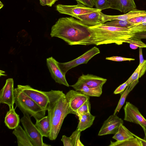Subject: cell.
<instances>
[{"label":"cell","mask_w":146,"mask_h":146,"mask_svg":"<svg viewBox=\"0 0 146 146\" xmlns=\"http://www.w3.org/2000/svg\"><path fill=\"white\" fill-rule=\"evenodd\" d=\"M3 4L1 2V1H0V9L2 8L3 6Z\"/></svg>","instance_id":"obj_45"},{"label":"cell","mask_w":146,"mask_h":146,"mask_svg":"<svg viewBox=\"0 0 146 146\" xmlns=\"http://www.w3.org/2000/svg\"><path fill=\"white\" fill-rule=\"evenodd\" d=\"M31 117V116L29 114H24L21 119L20 121L33 146H51L43 142V136L35 125L32 122Z\"/></svg>","instance_id":"obj_5"},{"label":"cell","mask_w":146,"mask_h":146,"mask_svg":"<svg viewBox=\"0 0 146 146\" xmlns=\"http://www.w3.org/2000/svg\"><path fill=\"white\" fill-rule=\"evenodd\" d=\"M102 20L103 24L108 21L117 19L127 21L130 19L141 16L146 15V11L139 10L136 9H133L129 11L127 13L117 15H110L101 13Z\"/></svg>","instance_id":"obj_14"},{"label":"cell","mask_w":146,"mask_h":146,"mask_svg":"<svg viewBox=\"0 0 146 146\" xmlns=\"http://www.w3.org/2000/svg\"><path fill=\"white\" fill-rule=\"evenodd\" d=\"M20 121L19 115L14 107H12L6 114L4 121L5 125L9 129H14L19 125Z\"/></svg>","instance_id":"obj_19"},{"label":"cell","mask_w":146,"mask_h":146,"mask_svg":"<svg viewBox=\"0 0 146 146\" xmlns=\"http://www.w3.org/2000/svg\"><path fill=\"white\" fill-rule=\"evenodd\" d=\"M56 8L60 13L68 15L76 19L79 15L90 13L98 9L89 7L78 2L77 5H74L58 4Z\"/></svg>","instance_id":"obj_8"},{"label":"cell","mask_w":146,"mask_h":146,"mask_svg":"<svg viewBox=\"0 0 146 146\" xmlns=\"http://www.w3.org/2000/svg\"><path fill=\"white\" fill-rule=\"evenodd\" d=\"M14 81L13 78L6 80L5 84L0 91V103L7 104L9 109L15 103Z\"/></svg>","instance_id":"obj_11"},{"label":"cell","mask_w":146,"mask_h":146,"mask_svg":"<svg viewBox=\"0 0 146 146\" xmlns=\"http://www.w3.org/2000/svg\"><path fill=\"white\" fill-rule=\"evenodd\" d=\"M100 53L99 49L94 46L78 58L70 61L64 62H57L58 65L63 74L66 73L72 68L83 64H86L93 57Z\"/></svg>","instance_id":"obj_7"},{"label":"cell","mask_w":146,"mask_h":146,"mask_svg":"<svg viewBox=\"0 0 146 146\" xmlns=\"http://www.w3.org/2000/svg\"><path fill=\"white\" fill-rule=\"evenodd\" d=\"M79 78L87 86L94 88L102 87L107 79L91 74H82Z\"/></svg>","instance_id":"obj_18"},{"label":"cell","mask_w":146,"mask_h":146,"mask_svg":"<svg viewBox=\"0 0 146 146\" xmlns=\"http://www.w3.org/2000/svg\"><path fill=\"white\" fill-rule=\"evenodd\" d=\"M61 141L64 146H74L72 139L70 137H67L65 135L62 136Z\"/></svg>","instance_id":"obj_35"},{"label":"cell","mask_w":146,"mask_h":146,"mask_svg":"<svg viewBox=\"0 0 146 146\" xmlns=\"http://www.w3.org/2000/svg\"><path fill=\"white\" fill-rule=\"evenodd\" d=\"M12 133L17 137L18 146H33L28 135L20 125L14 129Z\"/></svg>","instance_id":"obj_20"},{"label":"cell","mask_w":146,"mask_h":146,"mask_svg":"<svg viewBox=\"0 0 146 146\" xmlns=\"http://www.w3.org/2000/svg\"><path fill=\"white\" fill-rule=\"evenodd\" d=\"M140 38L132 37L128 38L125 43L129 44V46L131 48L136 49L139 48H146V44L143 42Z\"/></svg>","instance_id":"obj_26"},{"label":"cell","mask_w":146,"mask_h":146,"mask_svg":"<svg viewBox=\"0 0 146 146\" xmlns=\"http://www.w3.org/2000/svg\"><path fill=\"white\" fill-rule=\"evenodd\" d=\"M88 27L72 17L60 18L52 27L50 35L62 39L69 45H76L90 36Z\"/></svg>","instance_id":"obj_2"},{"label":"cell","mask_w":146,"mask_h":146,"mask_svg":"<svg viewBox=\"0 0 146 146\" xmlns=\"http://www.w3.org/2000/svg\"><path fill=\"white\" fill-rule=\"evenodd\" d=\"M81 131L77 128L70 136L74 146H84L80 139V133Z\"/></svg>","instance_id":"obj_30"},{"label":"cell","mask_w":146,"mask_h":146,"mask_svg":"<svg viewBox=\"0 0 146 146\" xmlns=\"http://www.w3.org/2000/svg\"><path fill=\"white\" fill-rule=\"evenodd\" d=\"M139 65H141L144 62V59L142 54V48H139Z\"/></svg>","instance_id":"obj_40"},{"label":"cell","mask_w":146,"mask_h":146,"mask_svg":"<svg viewBox=\"0 0 146 146\" xmlns=\"http://www.w3.org/2000/svg\"><path fill=\"white\" fill-rule=\"evenodd\" d=\"M96 8L103 10L110 8V6L107 0H93Z\"/></svg>","instance_id":"obj_32"},{"label":"cell","mask_w":146,"mask_h":146,"mask_svg":"<svg viewBox=\"0 0 146 146\" xmlns=\"http://www.w3.org/2000/svg\"><path fill=\"white\" fill-rule=\"evenodd\" d=\"M129 85H128L124 91L121 94L120 98L114 110L113 114L116 115L117 113L119 112L121 109L124 105L126 97L129 93Z\"/></svg>","instance_id":"obj_28"},{"label":"cell","mask_w":146,"mask_h":146,"mask_svg":"<svg viewBox=\"0 0 146 146\" xmlns=\"http://www.w3.org/2000/svg\"><path fill=\"white\" fill-rule=\"evenodd\" d=\"M134 37L141 39H146V31L135 33Z\"/></svg>","instance_id":"obj_39"},{"label":"cell","mask_w":146,"mask_h":146,"mask_svg":"<svg viewBox=\"0 0 146 146\" xmlns=\"http://www.w3.org/2000/svg\"><path fill=\"white\" fill-rule=\"evenodd\" d=\"M46 60L47 65L51 76L55 82L69 87L65 76L62 73L58 65V62L52 57L47 58Z\"/></svg>","instance_id":"obj_13"},{"label":"cell","mask_w":146,"mask_h":146,"mask_svg":"<svg viewBox=\"0 0 146 146\" xmlns=\"http://www.w3.org/2000/svg\"><path fill=\"white\" fill-rule=\"evenodd\" d=\"M109 146H141V144L136 137L128 139L121 141L113 142L110 141Z\"/></svg>","instance_id":"obj_24"},{"label":"cell","mask_w":146,"mask_h":146,"mask_svg":"<svg viewBox=\"0 0 146 146\" xmlns=\"http://www.w3.org/2000/svg\"><path fill=\"white\" fill-rule=\"evenodd\" d=\"M121 123L117 131L114 134L112 138L118 141H121L134 137L132 133L124 126Z\"/></svg>","instance_id":"obj_23"},{"label":"cell","mask_w":146,"mask_h":146,"mask_svg":"<svg viewBox=\"0 0 146 146\" xmlns=\"http://www.w3.org/2000/svg\"><path fill=\"white\" fill-rule=\"evenodd\" d=\"M77 2H80L85 6L90 8H93L94 6L93 0H75Z\"/></svg>","instance_id":"obj_36"},{"label":"cell","mask_w":146,"mask_h":146,"mask_svg":"<svg viewBox=\"0 0 146 146\" xmlns=\"http://www.w3.org/2000/svg\"><path fill=\"white\" fill-rule=\"evenodd\" d=\"M15 108L18 107L24 114L33 117L36 120L44 116L46 110H44L31 98L17 88H14Z\"/></svg>","instance_id":"obj_4"},{"label":"cell","mask_w":146,"mask_h":146,"mask_svg":"<svg viewBox=\"0 0 146 146\" xmlns=\"http://www.w3.org/2000/svg\"><path fill=\"white\" fill-rule=\"evenodd\" d=\"M79 122L77 129L81 131L90 127L93 124L95 117L90 112L79 115Z\"/></svg>","instance_id":"obj_22"},{"label":"cell","mask_w":146,"mask_h":146,"mask_svg":"<svg viewBox=\"0 0 146 146\" xmlns=\"http://www.w3.org/2000/svg\"><path fill=\"white\" fill-rule=\"evenodd\" d=\"M123 123L122 119L116 115L113 114L110 116L104 122L99 131L98 135L115 134L117 131L120 124H123Z\"/></svg>","instance_id":"obj_12"},{"label":"cell","mask_w":146,"mask_h":146,"mask_svg":"<svg viewBox=\"0 0 146 146\" xmlns=\"http://www.w3.org/2000/svg\"><path fill=\"white\" fill-rule=\"evenodd\" d=\"M65 97L69 107L76 115V110L88 99L90 96L75 90H70L65 94Z\"/></svg>","instance_id":"obj_10"},{"label":"cell","mask_w":146,"mask_h":146,"mask_svg":"<svg viewBox=\"0 0 146 146\" xmlns=\"http://www.w3.org/2000/svg\"><path fill=\"white\" fill-rule=\"evenodd\" d=\"M110 8L117 10L124 13L136 9L134 0H107Z\"/></svg>","instance_id":"obj_17"},{"label":"cell","mask_w":146,"mask_h":146,"mask_svg":"<svg viewBox=\"0 0 146 146\" xmlns=\"http://www.w3.org/2000/svg\"><path fill=\"white\" fill-rule=\"evenodd\" d=\"M35 125L43 137L48 138L50 131V117L48 115L36 120Z\"/></svg>","instance_id":"obj_21"},{"label":"cell","mask_w":146,"mask_h":146,"mask_svg":"<svg viewBox=\"0 0 146 146\" xmlns=\"http://www.w3.org/2000/svg\"><path fill=\"white\" fill-rule=\"evenodd\" d=\"M70 86L75 90L89 96L99 97L102 93V87L90 88L79 78L75 84Z\"/></svg>","instance_id":"obj_16"},{"label":"cell","mask_w":146,"mask_h":146,"mask_svg":"<svg viewBox=\"0 0 146 146\" xmlns=\"http://www.w3.org/2000/svg\"><path fill=\"white\" fill-rule=\"evenodd\" d=\"M58 0H46V5L51 7Z\"/></svg>","instance_id":"obj_42"},{"label":"cell","mask_w":146,"mask_h":146,"mask_svg":"<svg viewBox=\"0 0 146 146\" xmlns=\"http://www.w3.org/2000/svg\"><path fill=\"white\" fill-rule=\"evenodd\" d=\"M40 5L43 6L46 5L47 1L46 0H39Z\"/></svg>","instance_id":"obj_43"},{"label":"cell","mask_w":146,"mask_h":146,"mask_svg":"<svg viewBox=\"0 0 146 146\" xmlns=\"http://www.w3.org/2000/svg\"><path fill=\"white\" fill-rule=\"evenodd\" d=\"M140 66L141 65H139L133 73L126 81L129 85V92L133 89L139 82V74Z\"/></svg>","instance_id":"obj_25"},{"label":"cell","mask_w":146,"mask_h":146,"mask_svg":"<svg viewBox=\"0 0 146 146\" xmlns=\"http://www.w3.org/2000/svg\"><path fill=\"white\" fill-rule=\"evenodd\" d=\"M146 71V60H145L143 63L141 65L139 77L140 78L145 73Z\"/></svg>","instance_id":"obj_38"},{"label":"cell","mask_w":146,"mask_h":146,"mask_svg":"<svg viewBox=\"0 0 146 146\" xmlns=\"http://www.w3.org/2000/svg\"><path fill=\"white\" fill-rule=\"evenodd\" d=\"M90 36L77 45H87L115 43L120 45L129 38L134 36L128 28L108 26L101 24L88 28Z\"/></svg>","instance_id":"obj_1"},{"label":"cell","mask_w":146,"mask_h":146,"mask_svg":"<svg viewBox=\"0 0 146 146\" xmlns=\"http://www.w3.org/2000/svg\"><path fill=\"white\" fill-rule=\"evenodd\" d=\"M47 92L50 101L47 111L50 123L48 138L54 140L58 136L64 118L68 114H73V113L62 91L52 90Z\"/></svg>","instance_id":"obj_3"},{"label":"cell","mask_w":146,"mask_h":146,"mask_svg":"<svg viewBox=\"0 0 146 146\" xmlns=\"http://www.w3.org/2000/svg\"><path fill=\"white\" fill-rule=\"evenodd\" d=\"M128 28L131 32L134 33L146 31V23L134 24Z\"/></svg>","instance_id":"obj_31"},{"label":"cell","mask_w":146,"mask_h":146,"mask_svg":"<svg viewBox=\"0 0 146 146\" xmlns=\"http://www.w3.org/2000/svg\"><path fill=\"white\" fill-rule=\"evenodd\" d=\"M141 126L142 127V128L143 129V131H144V132L145 134V137H144V138L143 139L145 140L146 141V128L143 126L141 125Z\"/></svg>","instance_id":"obj_44"},{"label":"cell","mask_w":146,"mask_h":146,"mask_svg":"<svg viewBox=\"0 0 146 146\" xmlns=\"http://www.w3.org/2000/svg\"><path fill=\"white\" fill-rule=\"evenodd\" d=\"M90 99L86 101L76 111V115L84 114L90 112L91 104L89 101Z\"/></svg>","instance_id":"obj_29"},{"label":"cell","mask_w":146,"mask_h":146,"mask_svg":"<svg viewBox=\"0 0 146 146\" xmlns=\"http://www.w3.org/2000/svg\"><path fill=\"white\" fill-rule=\"evenodd\" d=\"M106 60L115 61H131L134 60L135 59L133 58H127L118 56H113L110 57H108L106 58Z\"/></svg>","instance_id":"obj_33"},{"label":"cell","mask_w":146,"mask_h":146,"mask_svg":"<svg viewBox=\"0 0 146 146\" xmlns=\"http://www.w3.org/2000/svg\"><path fill=\"white\" fill-rule=\"evenodd\" d=\"M146 15L139 16L130 19L127 21L133 24L140 23Z\"/></svg>","instance_id":"obj_37"},{"label":"cell","mask_w":146,"mask_h":146,"mask_svg":"<svg viewBox=\"0 0 146 146\" xmlns=\"http://www.w3.org/2000/svg\"><path fill=\"white\" fill-rule=\"evenodd\" d=\"M106 25L115 27L128 28L129 26L133 25L128 21L120 20H114L104 23Z\"/></svg>","instance_id":"obj_27"},{"label":"cell","mask_w":146,"mask_h":146,"mask_svg":"<svg viewBox=\"0 0 146 146\" xmlns=\"http://www.w3.org/2000/svg\"><path fill=\"white\" fill-rule=\"evenodd\" d=\"M102 11L98 9L90 13L79 15L77 19L89 27L103 24L101 15Z\"/></svg>","instance_id":"obj_15"},{"label":"cell","mask_w":146,"mask_h":146,"mask_svg":"<svg viewBox=\"0 0 146 146\" xmlns=\"http://www.w3.org/2000/svg\"><path fill=\"white\" fill-rule=\"evenodd\" d=\"M125 121L132 122L146 128V119L139 112L138 109L129 102H126L123 108Z\"/></svg>","instance_id":"obj_9"},{"label":"cell","mask_w":146,"mask_h":146,"mask_svg":"<svg viewBox=\"0 0 146 146\" xmlns=\"http://www.w3.org/2000/svg\"><path fill=\"white\" fill-rule=\"evenodd\" d=\"M129 84L126 81L119 86L114 91V94H121L125 90Z\"/></svg>","instance_id":"obj_34"},{"label":"cell","mask_w":146,"mask_h":146,"mask_svg":"<svg viewBox=\"0 0 146 146\" xmlns=\"http://www.w3.org/2000/svg\"><path fill=\"white\" fill-rule=\"evenodd\" d=\"M133 135L135 137L137 138L140 142L141 146H146V141L144 139H141L132 133Z\"/></svg>","instance_id":"obj_41"},{"label":"cell","mask_w":146,"mask_h":146,"mask_svg":"<svg viewBox=\"0 0 146 146\" xmlns=\"http://www.w3.org/2000/svg\"><path fill=\"white\" fill-rule=\"evenodd\" d=\"M31 98L44 110L47 111L50 101L47 92L34 89L29 85H18L17 87Z\"/></svg>","instance_id":"obj_6"}]
</instances>
